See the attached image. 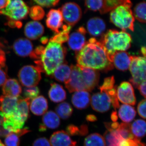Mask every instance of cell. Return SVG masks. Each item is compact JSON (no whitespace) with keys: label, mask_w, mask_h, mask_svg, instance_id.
Masks as SVG:
<instances>
[{"label":"cell","mask_w":146,"mask_h":146,"mask_svg":"<svg viewBox=\"0 0 146 146\" xmlns=\"http://www.w3.org/2000/svg\"><path fill=\"white\" fill-rule=\"evenodd\" d=\"M78 64L96 70L108 71L113 68L105 48L96 38H91L76 52Z\"/></svg>","instance_id":"6da1fadb"},{"label":"cell","mask_w":146,"mask_h":146,"mask_svg":"<svg viewBox=\"0 0 146 146\" xmlns=\"http://www.w3.org/2000/svg\"><path fill=\"white\" fill-rule=\"evenodd\" d=\"M70 79L65 82L66 88L70 93L79 91H91L99 81L100 74L96 70L84 68L77 64L71 65Z\"/></svg>","instance_id":"7a4b0ae2"},{"label":"cell","mask_w":146,"mask_h":146,"mask_svg":"<svg viewBox=\"0 0 146 146\" xmlns=\"http://www.w3.org/2000/svg\"><path fill=\"white\" fill-rule=\"evenodd\" d=\"M66 53V49L62 44L50 41L39 60L43 71L48 75H52L56 69L63 63Z\"/></svg>","instance_id":"3957f363"},{"label":"cell","mask_w":146,"mask_h":146,"mask_svg":"<svg viewBox=\"0 0 146 146\" xmlns=\"http://www.w3.org/2000/svg\"><path fill=\"white\" fill-rule=\"evenodd\" d=\"M131 40L130 35L125 31L110 29L105 34L102 35L100 42L105 48L112 62V57L114 54L117 52L125 51L129 49Z\"/></svg>","instance_id":"277c9868"},{"label":"cell","mask_w":146,"mask_h":146,"mask_svg":"<svg viewBox=\"0 0 146 146\" xmlns=\"http://www.w3.org/2000/svg\"><path fill=\"white\" fill-rule=\"evenodd\" d=\"M132 4H125L118 6L111 11L110 21L116 27L125 31L129 29L134 31L135 18L131 9Z\"/></svg>","instance_id":"5b68a950"},{"label":"cell","mask_w":146,"mask_h":146,"mask_svg":"<svg viewBox=\"0 0 146 146\" xmlns=\"http://www.w3.org/2000/svg\"><path fill=\"white\" fill-rule=\"evenodd\" d=\"M29 8L23 0H9L8 5L0 10V15L7 16L9 19L20 21L26 19Z\"/></svg>","instance_id":"8992f818"},{"label":"cell","mask_w":146,"mask_h":146,"mask_svg":"<svg viewBox=\"0 0 146 146\" xmlns=\"http://www.w3.org/2000/svg\"><path fill=\"white\" fill-rule=\"evenodd\" d=\"M146 58L141 56H131L129 69L132 75L129 81L136 88L146 81Z\"/></svg>","instance_id":"52a82bcc"},{"label":"cell","mask_w":146,"mask_h":146,"mask_svg":"<svg viewBox=\"0 0 146 146\" xmlns=\"http://www.w3.org/2000/svg\"><path fill=\"white\" fill-rule=\"evenodd\" d=\"M41 71L33 65L24 66L19 71L18 77L21 84L26 87L36 86L41 79Z\"/></svg>","instance_id":"ba28073f"},{"label":"cell","mask_w":146,"mask_h":146,"mask_svg":"<svg viewBox=\"0 0 146 146\" xmlns=\"http://www.w3.org/2000/svg\"><path fill=\"white\" fill-rule=\"evenodd\" d=\"M63 21L68 25L72 27L77 23L82 16L81 9L75 3H66L60 9Z\"/></svg>","instance_id":"9c48e42d"},{"label":"cell","mask_w":146,"mask_h":146,"mask_svg":"<svg viewBox=\"0 0 146 146\" xmlns=\"http://www.w3.org/2000/svg\"><path fill=\"white\" fill-rule=\"evenodd\" d=\"M117 93L118 99L122 103L132 106L136 104L134 89L130 82H122L117 89Z\"/></svg>","instance_id":"30bf717a"},{"label":"cell","mask_w":146,"mask_h":146,"mask_svg":"<svg viewBox=\"0 0 146 146\" xmlns=\"http://www.w3.org/2000/svg\"><path fill=\"white\" fill-rule=\"evenodd\" d=\"M18 98L3 96L0 97V117L2 119L13 116L17 110Z\"/></svg>","instance_id":"8fae6325"},{"label":"cell","mask_w":146,"mask_h":146,"mask_svg":"<svg viewBox=\"0 0 146 146\" xmlns=\"http://www.w3.org/2000/svg\"><path fill=\"white\" fill-rule=\"evenodd\" d=\"M91 103L93 109L100 112L108 111L112 104L109 96L104 91L94 94L91 98Z\"/></svg>","instance_id":"7c38bea8"},{"label":"cell","mask_w":146,"mask_h":146,"mask_svg":"<svg viewBox=\"0 0 146 146\" xmlns=\"http://www.w3.org/2000/svg\"><path fill=\"white\" fill-rule=\"evenodd\" d=\"M86 31L83 27H80L69 36L68 44L71 49L76 52L79 51L86 43L85 35Z\"/></svg>","instance_id":"4fadbf2b"},{"label":"cell","mask_w":146,"mask_h":146,"mask_svg":"<svg viewBox=\"0 0 146 146\" xmlns=\"http://www.w3.org/2000/svg\"><path fill=\"white\" fill-rule=\"evenodd\" d=\"M46 25L47 27L57 34L63 26V18L60 9H51L47 15Z\"/></svg>","instance_id":"5bb4252c"},{"label":"cell","mask_w":146,"mask_h":146,"mask_svg":"<svg viewBox=\"0 0 146 146\" xmlns=\"http://www.w3.org/2000/svg\"><path fill=\"white\" fill-rule=\"evenodd\" d=\"M14 52L21 57L29 56L33 51V45L29 39L21 38L16 39L13 45Z\"/></svg>","instance_id":"9a60e30c"},{"label":"cell","mask_w":146,"mask_h":146,"mask_svg":"<svg viewBox=\"0 0 146 146\" xmlns=\"http://www.w3.org/2000/svg\"><path fill=\"white\" fill-rule=\"evenodd\" d=\"M60 124L59 117L56 113L52 111L46 112L43 116L42 123L39 127V131L41 132L46 131L48 129H55Z\"/></svg>","instance_id":"2e32d148"},{"label":"cell","mask_w":146,"mask_h":146,"mask_svg":"<svg viewBox=\"0 0 146 146\" xmlns=\"http://www.w3.org/2000/svg\"><path fill=\"white\" fill-rule=\"evenodd\" d=\"M131 56L125 51L117 52L112 57V62L119 70L125 71L129 69Z\"/></svg>","instance_id":"e0dca14e"},{"label":"cell","mask_w":146,"mask_h":146,"mask_svg":"<svg viewBox=\"0 0 146 146\" xmlns=\"http://www.w3.org/2000/svg\"><path fill=\"white\" fill-rule=\"evenodd\" d=\"M52 146H76V142L71 139L69 134L64 131L54 132L50 138Z\"/></svg>","instance_id":"ac0fdd59"},{"label":"cell","mask_w":146,"mask_h":146,"mask_svg":"<svg viewBox=\"0 0 146 146\" xmlns=\"http://www.w3.org/2000/svg\"><path fill=\"white\" fill-rule=\"evenodd\" d=\"M44 32V28L41 23L38 21L29 22L24 29L25 36L31 40H36L43 35Z\"/></svg>","instance_id":"d6986e66"},{"label":"cell","mask_w":146,"mask_h":146,"mask_svg":"<svg viewBox=\"0 0 146 146\" xmlns=\"http://www.w3.org/2000/svg\"><path fill=\"white\" fill-rule=\"evenodd\" d=\"M106 29L104 21L99 17L91 18L87 23V29L90 35L98 36L102 35Z\"/></svg>","instance_id":"ffe728a7"},{"label":"cell","mask_w":146,"mask_h":146,"mask_svg":"<svg viewBox=\"0 0 146 146\" xmlns=\"http://www.w3.org/2000/svg\"><path fill=\"white\" fill-rule=\"evenodd\" d=\"M3 95L14 98H19L22 93V88L20 84L15 79H9L3 85Z\"/></svg>","instance_id":"44dd1931"},{"label":"cell","mask_w":146,"mask_h":146,"mask_svg":"<svg viewBox=\"0 0 146 146\" xmlns=\"http://www.w3.org/2000/svg\"><path fill=\"white\" fill-rule=\"evenodd\" d=\"M72 102L73 105L77 109H85L90 104L91 96L88 91H76L72 96Z\"/></svg>","instance_id":"7402d4cb"},{"label":"cell","mask_w":146,"mask_h":146,"mask_svg":"<svg viewBox=\"0 0 146 146\" xmlns=\"http://www.w3.org/2000/svg\"><path fill=\"white\" fill-rule=\"evenodd\" d=\"M30 104L32 112L37 116L44 115L48 110V101L43 96H38L33 99Z\"/></svg>","instance_id":"603a6c76"},{"label":"cell","mask_w":146,"mask_h":146,"mask_svg":"<svg viewBox=\"0 0 146 146\" xmlns=\"http://www.w3.org/2000/svg\"><path fill=\"white\" fill-rule=\"evenodd\" d=\"M30 104V100L28 98L19 99L17 110L13 116L25 122L29 116Z\"/></svg>","instance_id":"cb8c5ba5"},{"label":"cell","mask_w":146,"mask_h":146,"mask_svg":"<svg viewBox=\"0 0 146 146\" xmlns=\"http://www.w3.org/2000/svg\"><path fill=\"white\" fill-rule=\"evenodd\" d=\"M48 96L52 101L55 103L60 102L66 99V91L60 84L52 83L51 84Z\"/></svg>","instance_id":"d4e9b609"},{"label":"cell","mask_w":146,"mask_h":146,"mask_svg":"<svg viewBox=\"0 0 146 146\" xmlns=\"http://www.w3.org/2000/svg\"><path fill=\"white\" fill-rule=\"evenodd\" d=\"M71 74L70 67L64 63H62L56 69L52 75L56 80L65 83L70 79Z\"/></svg>","instance_id":"484cf974"},{"label":"cell","mask_w":146,"mask_h":146,"mask_svg":"<svg viewBox=\"0 0 146 146\" xmlns=\"http://www.w3.org/2000/svg\"><path fill=\"white\" fill-rule=\"evenodd\" d=\"M136 115V110L131 106L124 104L120 106L119 110V117L124 122H130L133 121Z\"/></svg>","instance_id":"4316f807"},{"label":"cell","mask_w":146,"mask_h":146,"mask_svg":"<svg viewBox=\"0 0 146 146\" xmlns=\"http://www.w3.org/2000/svg\"><path fill=\"white\" fill-rule=\"evenodd\" d=\"M29 129L25 127L16 133H10L6 136L5 143L6 146H19L20 143V137L29 132Z\"/></svg>","instance_id":"83f0119b"},{"label":"cell","mask_w":146,"mask_h":146,"mask_svg":"<svg viewBox=\"0 0 146 146\" xmlns=\"http://www.w3.org/2000/svg\"><path fill=\"white\" fill-rule=\"evenodd\" d=\"M104 136L106 146H118L124 139L116 129H108Z\"/></svg>","instance_id":"f1b7e54d"},{"label":"cell","mask_w":146,"mask_h":146,"mask_svg":"<svg viewBox=\"0 0 146 146\" xmlns=\"http://www.w3.org/2000/svg\"><path fill=\"white\" fill-rule=\"evenodd\" d=\"M125 4L132 3L131 0H103V5L100 11V13L104 14Z\"/></svg>","instance_id":"f546056e"},{"label":"cell","mask_w":146,"mask_h":146,"mask_svg":"<svg viewBox=\"0 0 146 146\" xmlns=\"http://www.w3.org/2000/svg\"><path fill=\"white\" fill-rule=\"evenodd\" d=\"M131 130L134 137L139 139L143 138L145 135V121L142 119L136 120L131 125Z\"/></svg>","instance_id":"4dcf8cb0"},{"label":"cell","mask_w":146,"mask_h":146,"mask_svg":"<svg viewBox=\"0 0 146 146\" xmlns=\"http://www.w3.org/2000/svg\"><path fill=\"white\" fill-rule=\"evenodd\" d=\"M72 27L68 25H63L62 30L60 31L57 34H55L50 39L52 41L62 44L63 43L68 42L69 38V34Z\"/></svg>","instance_id":"1f68e13d"},{"label":"cell","mask_w":146,"mask_h":146,"mask_svg":"<svg viewBox=\"0 0 146 146\" xmlns=\"http://www.w3.org/2000/svg\"><path fill=\"white\" fill-rule=\"evenodd\" d=\"M104 137L98 133L90 134L84 140V146H106Z\"/></svg>","instance_id":"d6a6232c"},{"label":"cell","mask_w":146,"mask_h":146,"mask_svg":"<svg viewBox=\"0 0 146 146\" xmlns=\"http://www.w3.org/2000/svg\"><path fill=\"white\" fill-rule=\"evenodd\" d=\"M56 114L63 119L65 120L70 117L73 112V108L67 102L61 103L56 106L55 109Z\"/></svg>","instance_id":"836d02e7"},{"label":"cell","mask_w":146,"mask_h":146,"mask_svg":"<svg viewBox=\"0 0 146 146\" xmlns=\"http://www.w3.org/2000/svg\"><path fill=\"white\" fill-rule=\"evenodd\" d=\"M133 15L141 23H146V3L145 1L136 5L134 7Z\"/></svg>","instance_id":"e575fe53"},{"label":"cell","mask_w":146,"mask_h":146,"mask_svg":"<svg viewBox=\"0 0 146 146\" xmlns=\"http://www.w3.org/2000/svg\"><path fill=\"white\" fill-rule=\"evenodd\" d=\"M116 130L124 139H131L135 138L131 133V125L129 124L121 123L119 125Z\"/></svg>","instance_id":"d590c367"},{"label":"cell","mask_w":146,"mask_h":146,"mask_svg":"<svg viewBox=\"0 0 146 146\" xmlns=\"http://www.w3.org/2000/svg\"><path fill=\"white\" fill-rule=\"evenodd\" d=\"M30 17L35 21L42 20L44 17V11L42 7L39 5H35L32 7L29 11Z\"/></svg>","instance_id":"8d00e7d4"},{"label":"cell","mask_w":146,"mask_h":146,"mask_svg":"<svg viewBox=\"0 0 146 146\" xmlns=\"http://www.w3.org/2000/svg\"><path fill=\"white\" fill-rule=\"evenodd\" d=\"M86 8L94 11H100L103 5V0H85Z\"/></svg>","instance_id":"74e56055"},{"label":"cell","mask_w":146,"mask_h":146,"mask_svg":"<svg viewBox=\"0 0 146 146\" xmlns=\"http://www.w3.org/2000/svg\"><path fill=\"white\" fill-rule=\"evenodd\" d=\"M67 129L68 134L71 135H78L79 134L81 135H86L88 132V129L86 125L82 126L81 129H80L77 127L70 125L68 126Z\"/></svg>","instance_id":"f35d334b"},{"label":"cell","mask_w":146,"mask_h":146,"mask_svg":"<svg viewBox=\"0 0 146 146\" xmlns=\"http://www.w3.org/2000/svg\"><path fill=\"white\" fill-rule=\"evenodd\" d=\"M106 92L108 95L109 96L111 100V104L112 105L113 108L116 109V108H119V101L117 97V88L116 86L111 88V89L102 91ZM102 92V91H101Z\"/></svg>","instance_id":"ab89813d"},{"label":"cell","mask_w":146,"mask_h":146,"mask_svg":"<svg viewBox=\"0 0 146 146\" xmlns=\"http://www.w3.org/2000/svg\"><path fill=\"white\" fill-rule=\"evenodd\" d=\"M40 91L38 87L36 86L26 87L24 90V94L26 98L30 99H33L38 96Z\"/></svg>","instance_id":"60d3db41"},{"label":"cell","mask_w":146,"mask_h":146,"mask_svg":"<svg viewBox=\"0 0 146 146\" xmlns=\"http://www.w3.org/2000/svg\"><path fill=\"white\" fill-rule=\"evenodd\" d=\"M118 146H145L141 140L135 137L133 139H123L120 142Z\"/></svg>","instance_id":"b9f144b4"},{"label":"cell","mask_w":146,"mask_h":146,"mask_svg":"<svg viewBox=\"0 0 146 146\" xmlns=\"http://www.w3.org/2000/svg\"><path fill=\"white\" fill-rule=\"evenodd\" d=\"M115 80L114 77L112 76L106 78L104 80L103 83L99 87L100 91H106L115 87Z\"/></svg>","instance_id":"7bdbcfd3"},{"label":"cell","mask_w":146,"mask_h":146,"mask_svg":"<svg viewBox=\"0 0 146 146\" xmlns=\"http://www.w3.org/2000/svg\"><path fill=\"white\" fill-rule=\"evenodd\" d=\"M35 3L43 7H53L57 5L60 0H33Z\"/></svg>","instance_id":"ee69618b"},{"label":"cell","mask_w":146,"mask_h":146,"mask_svg":"<svg viewBox=\"0 0 146 146\" xmlns=\"http://www.w3.org/2000/svg\"><path fill=\"white\" fill-rule=\"evenodd\" d=\"M146 100H143L141 101L138 106V114L141 117L146 119Z\"/></svg>","instance_id":"f6af8a7d"},{"label":"cell","mask_w":146,"mask_h":146,"mask_svg":"<svg viewBox=\"0 0 146 146\" xmlns=\"http://www.w3.org/2000/svg\"><path fill=\"white\" fill-rule=\"evenodd\" d=\"M33 146H51L49 141L44 137L36 139L33 143Z\"/></svg>","instance_id":"bcb514c9"},{"label":"cell","mask_w":146,"mask_h":146,"mask_svg":"<svg viewBox=\"0 0 146 146\" xmlns=\"http://www.w3.org/2000/svg\"><path fill=\"white\" fill-rule=\"evenodd\" d=\"M7 68H0V86H3L7 80Z\"/></svg>","instance_id":"7dc6e473"},{"label":"cell","mask_w":146,"mask_h":146,"mask_svg":"<svg viewBox=\"0 0 146 146\" xmlns=\"http://www.w3.org/2000/svg\"><path fill=\"white\" fill-rule=\"evenodd\" d=\"M3 45L0 42V68H5L6 66V56L5 52L3 50Z\"/></svg>","instance_id":"c3c4849f"},{"label":"cell","mask_w":146,"mask_h":146,"mask_svg":"<svg viewBox=\"0 0 146 146\" xmlns=\"http://www.w3.org/2000/svg\"><path fill=\"white\" fill-rule=\"evenodd\" d=\"M7 25L11 28H17L20 29L22 27L23 24L21 21H14L8 18Z\"/></svg>","instance_id":"681fc988"},{"label":"cell","mask_w":146,"mask_h":146,"mask_svg":"<svg viewBox=\"0 0 146 146\" xmlns=\"http://www.w3.org/2000/svg\"><path fill=\"white\" fill-rule=\"evenodd\" d=\"M146 81L142 82L138 86V89H139L140 91V93L142 96L145 98H146Z\"/></svg>","instance_id":"f907efd6"},{"label":"cell","mask_w":146,"mask_h":146,"mask_svg":"<svg viewBox=\"0 0 146 146\" xmlns=\"http://www.w3.org/2000/svg\"><path fill=\"white\" fill-rule=\"evenodd\" d=\"M3 119L0 117V136L1 137H6L10 133L5 130L3 126Z\"/></svg>","instance_id":"816d5d0a"},{"label":"cell","mask_w":146,"mask_h":146,"mask_svg":"<svg viewBox=\"0 0 146 146\" xmlns=\"http://www.w3.org/2000/svg\"><path fill=\"white\" fill-rule=\"evenodd\" d=\"M9 0H0V10L5 8L8 5Z\"/></svg>","instance_id":"f5cc1de1"},{"label":"cell","mask_w":146,"mask_h":146,"mask_svg":"<svg viewBox=\"0 0 146 146\" xmlns=\"http://www.w3.org/2000/svg\"><path fill=\"white\" fill-rule=\"evenodd\" d=\"M86 119L88 121H94L97 119L96 117L93 115H88L86 117Z\"/></svg>","instance_id":"db71d44e"},{"label":"cell","mask_w":146,"mask_h":146,"mask_svg":"<svg viewBox=\"0 0 146 146\" xmlns=\"http://www.w3.org/2000/svg\"><path fill=\"white\" fill-rule=\"evenodd\" d=\"M111 118H112V121H114V122L116 121L117 120V112H113L112 113V116H111Z\"/></svg>","instance_id":"11a10c76"},{"label":"cell","mask_w":146,"mask_h":146,"mask_svg":"<svg viewBox=\"0 0 146 146\" xmlns=\"http://www.w3.org/2000/svg\"><path fill=\"white\" fill-rule=\"evenodd\" d=\"M48 41V39L46 37H43L41 39V42L42 44H45Z\"/></svg>","instance_id":"9f6ffc18"},{"label":"cell","mask_w":146,"mask_h":146,"mask_svg":"<svg viewBox=\"0 0 146 146\" xmlns=\"http://www.w3.org/2000/svg\"><path fill=\"white\" fill-rule=\"evenodd\" d=\"M141 51L142 54L144 56V57H145L146 56V48L145 47L143 46L141 48Z\"/></svg>","instance_id":"6f0895ef"},{"label":"cell","mask_w":146,"mask_h":146,"mask_svg":"<svg viewBox=\"0 0 146 146\" xmlns=\"http://www.w3.org/2000/svg\"><path fill=\"white\" fill-rule=\"evenodd\" d=\"M0 146H5V145L2 142L1 140H0Z\"/></svg>","instance_id":"680465c9"}]
</instances>
